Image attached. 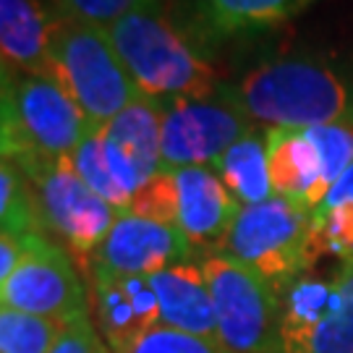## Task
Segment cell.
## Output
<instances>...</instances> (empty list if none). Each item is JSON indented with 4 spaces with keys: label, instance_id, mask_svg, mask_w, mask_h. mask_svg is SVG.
<instances>
[{
    "label": "cell",
    "instance_id": "cell-13",
    "mask_svg": "<svg viewBox=\"0 0 353 353\" xmlns=\"http://www.w3.org/2000/svg\"><path fill=\"white\" fill-rule=\"evenodd\" d=\"M186 259H196V254L176 225L134 212H121L89 267H100L115 275L150 278L165 267Z\"/></svg>",
    "mask_w": 353,
    "mask_h": 353
},
{
    "label": "cell",
    "instance_id": "cell-28",
    "mask_svg": "<svg viewBox=\"0 0 353 353\" xmlns=\"http://www.w3.org/2000/svg\"><path fill=\"white\" fill-rule=\"evenodd\" d=\"M24 256V236H13L0 230V283L11 275Z\"/></svg>",
    "mask_w": 353,
    "mask_h": 353
},
{
    "label": "cell",
    "instance_id": "cell-15",
    "mask_svg": "<svg viewBox=\"0 0 353 353\" xmlns=\"http://www.w3.org/2000/svg\"><path fill=\"white\" fill-rule=\"evenodd\" d=\"M267 163L275 196H285L316 210L327 196V181L322 173V160L309 131L267 128Z\"/></svg>",
    "mask_w": 353,
    "mask_h": 353
},
{
    "label": "cell",
    "instance_id": "cell-19",
    "mask_svg": "<svg viewBox=\"0 0 353 353\" xmlns=\"http://www.w3.org/2000/svg\"><path fill=\"white\" fill-rule=\"evenodd\" d=\"M212 168L241 207L267 202L270 196H275L267 163V137L259 131H249Z\"/></svg>",
    "mask_w": 353,
    "mask_h": 353
},
{
    "label": "cell",
    "instance_id": "cell-26",
    "mask_svg": "<svg viewBox=\"0 0 353 353\" xmlns=\"http://www.w3.org/2000/svg\"><path fill=\"white\" fill-rule=\"evenodd\" d=\"M128 353H230V351L217 341H207V338L191 335V332H181V330L157 325Z\"/></svg>",
    "mask_w": 353,
    "mask_h": 353
},
{
    "label": "cell",
    "instance_id": "cell-6",
    "mask_svg": "<svg viewBox=\"0 0 353 353\" xmlns=\"http://www.w3.org/2000/svg\"><path fill=\"white\" fill-rule=\"evenodd\" d=\"M212 293L220 343L230 353H275L280 293L225 252L199 256Z\"/></svg>",
    "mask_w": 353,
    "mask_h": 353
},
{
    "label": "cell",
    "instance_id": "cell-8",
    "mask_svg": "<svg viewBox=\"0 0 353 353\" xmlns=\"http://www.w3.org/2000/svg\"><path fill=\"white\" fill-rule=\"evenodd\" d=\"M163 110V168H212L239 139L254 131V121L239 105L230 84L204 94V97H183Z\"/></svg>",
    "mask_w": 353,
    "mask_h": 353
},
{
    "label": "cell",
    "instance_id": "cell-24",
    "mask_svg": "<svg viewBox=\"0 0 353 353\" xmlns=\"http://www.w3.org/2000/svg\"><path fill=\"white\" fill-rule=\"evenodd\" d=\"M160 6V0H55V11L63 19L108 29L128 13Z\"/></svg>",
    "mask_w": 353,
    "mask_h": 353
},
{
    "label": "cell",
    "instance_id": "cell-12",
    "mask_svg": "<svg viewBox=\"0 0 353 353\" xmlns=\"http://www.w3.org/2000/svg\"><path fill=\"white\" fill-rule=\"evenodd\" d=\"M89 309L110 353H128L160 325V301L150 278L89 267Z\"/></svg>",
    "mask_w": 353,
    "mask_h": 353
},
{
    "label": "cell",
    "instance_id": "cell-2",
    "mask_svg": "<svg viewBox=\"0 0 353 353\" xmlns=\"http://www.w3.org/2000/svg\"><path fill=\"white\" fill-rule=\"evenodd\" d=\"M108 37L137 92L157 105L204 97L223 87L210 58L160 6L118 19L108 26Z\"/></svg>",
    "mask_w": 353,
    "mask_h": 353
},
{
    "label": "cell",
    "instance_id": "cell-3",
    "mask_svg": "<svg viewBox=\"0 0 353 353\" xmlns=\"http://www.w3.org/2000/svg\"><path fill=\"white\" fill-rule=\"evenodd\" d=\"M89 123L52 76L3 71L0 92V150L19 170L71 157L84 141Z\"/></svg>",
    "mask_w": 353,
    "mask_h": 353
},
{
    "label": "cell",
    "instance_id": "cell-21",
    "mask_svg": "<svg viewBox=\"0 0 353 353\" xmlns=\"http://www.w3.org/2000/svg\"><path fill=\"white\" fill-rule=\"evenodd\" d=\"M61 332L55 319L0 306V353H50Z\"/></svg>",
    "mask_w": 353,
    "mask_h": 353
},
{
    "label": "cell",
    "instance_id": "cell-10",
    "mask_svg": "<svg viewBox=\"0 0 353 353\" xmlns=\"http://www.w3.org/2000/svg\"><path fill=\"white\" fill-rule=\"evenodd\" d=\"M102 154L115 183L131 199L163 173V110L157 102L137 97L100 131Z\"/></svg>",
    "mask_w": 353,
    "mask_h": 353
},
{
    "label": "cell",
    "instance_id": "cell-20",
    "mask_svg": "<svg viewBox=\"0 0 353 353\" xmlns=\"http://www.w3.org/2000/svg\"><path fill=\"white\" fill-rule=\"evenodd\" d=\"M338 299L312 330L299 353H353V259L332 275Z\"/></svg>",
    "mask_w": 353,
    "mask_h": 353
},
{
    "label": "cell",
    "instance_id": "cell-22",
    "mask_svg": "<svg viewBox=\"0 0 353 353\" xmlns=\"http://www.w3.org/2000/svg\"><path fill=\"white\" fill-rule=\"evenodd\" d=\"M0 225L13 236L42 233L32 186L11 160H3L0 168Z\"/></svg>",
    "mask_w": 353,
    "mask_h": 353
},
{
    "label": "cell",
    "instance_id": "cell-11",
    "mask_svg": "<svg viewBox=\"0 0 353 353\" xmlns=\"http://www.w3.org/2000/svg\"><path fill=\"white\" fill-rule=\"evenodd\" d=\"M170 186L173 225L189 239L194 254H214L223 249L241 204L225 189L223 178L210 165L165 170Z\"/></svg>",
    "mask_w": 353,
    "mask_h": 353
},
{
    "label": "cell",
    "instance_id": "cell-16",
    "mask_svg": "<svg viewBox=\"0 0 353 353\" xmlns=\"http://www.w3.org/2000/svg\"><path fill=\"white\" fill-rule=\"evenodd\" d=\"M58 26L39 0H0V58L3 71L50 76V48Z\"/></svg>",
    "mask_w": 353,
    "mask_h": 353
},
{
    "label": "cell",
    "instance_id": "cell-29",
    "mask_svg": "<svg viewBox=\"0 0 353 353\" xmlns=\"http://www.w3.org/2000/svg\"><path fill=\"white\" fill-rule=\"evenodd\" d=\"M341 204H353V165L332 183V189L327 191L325 202L319 204L314 212H319V210H332V207H341Z\"/></svg>",
    "mask_w": 353,
    "mask_h": 353
},
{
    "label": "cell",
    "instance_id": "cell-18",
    "mask_svg": "<svg viewBox=\"0 0 353 353\" xmlns=\"http://www.w3.org/2000/svg\"><path fill=\"white\" fill-rule=\"evenodd\" d=\"M316 0H199V21L214 37L262 32L290 21Z\"/></svg>",
    "mask_w": 353,
    "mask_h": 353
},
{
    "label": "cell",
    "instance_id": "cell-27",
    "mask_svg": "<svg viewBox=\"0 0 353 353\" xmlns=\"http://www.w3.org/2000/svg\"><path fill=\"white\" fill-rule=\"evenodd\" d=\"M50 353H110V348L102 341L92 316H81V319L63 325V332Z\"/></svg>",
    "mask_w": 353,
    "mask_h": 353
},
{
    "label": "cell",
    "instance_id": "cell-25",
    "mask_svg": "<svg viewBox=\"0 0 353 353\" xmlns=\"http://www.w3.org/2000/svg\"><path fill=\"white\" fill-rule=\"evenodd\" d=\"M316 243L322 254L341 256L343 262L353 259V204H341L332 210L314 212Z\"/></svg>",
    "mask_w": 353,
    "mask_h": 353
},
{
    "label": "cell",
    "instance_id": "cell-9",
    "mask_svg": "<svg viewBox=\"0 0 353 353\" xmlns=\"http://www.w3.org/2000/svg\"><path fill=\"white\" fill-rule=\"evenodd\" d=\"M0 306L68 325L92 316L89 293L74 256L45 233H26L24 256L0 283Z\"/></svg>",
    "mask_w": 353,
    "mask_h": 353
},
{
    "label": "cell",
    "instance_id": "cell-17",
    "mask_svg": "<svg viewBox=\"0 0 353 353\" xmlns=\"http://www.w3.org/2000/svg\"><path fill=\"white\" fill-rule=\"evenodd\" d=\"M338 299L335 278H319L306 272L280 290V319L275 353H299L319 319L332 309Z\"/></svg>",
    "mask_w": 353,
    "mask_h": 353
},
{
    "label": "cell",
    "instance_id": "cell-23",
    "mask_svg": "<svg viewBox=\"0 0 353 353\" xmlns=\"http://www.w3.org/2000/svg\"><path fill=\"white\" fill-rule=\"evenodd\" d=\"M71 165L76 168V173L84 178L92 191H97L102 199L108 204H113L115 210H126L128 196L121 191V186L115 183L110 168L105 163V154H102V141L97 131H89L84 141L71 152Z\"/></svg>",
    "mask_w": 353,
    "mask_h": 353
},
{
    "label": "cell",
    "instance_id": "cell-14",
    "mask_svg": "<svg viewBox=\"0 0 353 353\" xmlns=\"http://www.w3.org/2000/svg\"><path fill=\"white\" fill-rule=\"evenodd\" d=\"M154 296L160 301V325L217 341L212 293L199 259H186L150 275Z\"/></svg>",
    "mask_w": 353,
    "mask_h": 353
},
{
    "label": "cell",
    "instance_id": "cell-7",
    "mask_svg": "<svg viewBox=\"0 0 353 353\" xmlns=\"http://www.w3.org/2000/svg\"><path fill=\"white\" fill-rule=\"evenodd\" d=\"M24 176L34 194L42 233H50L87 272L92 256L100 249L121 210L89 189L71 165V157L39 165L34 170H26Z\"/></svg>",
    "mask_w": 353,
    "mask_h": 353
},
{
    "label": "cell",
    "instance_id": "cell-5",
    "mask_svg": "<svg viewBox=\"0 0 353 353\" xmlns=\"http://www.w3.org/2000/svg\"><path fill=\"white\" fill-rule=\"evenodd\" d=\"M50 76L79 105L92 131L108 126L139 97L108 29L71 21L61 13L52 34Z\"/></svg>",
    "mask_w": 353,
    "mask_h": 353
},
{
    "label": "cell",
    "instance_id": "cell-1",
    "mask_svg": "<svg viewBox=\"0 0 353 353\" xmlns=\"http://www.w3.org/2000/svg\"><path fill=\"white\" fill-rule=\"evenodd\" d=\"M230 89L254 123L267 128L306 131L353 123V84L325 61L278 58L259 63Z\"/></svg>",
    "mask_w": 353,
    "mask_h": 353
},
{
    "label": "cell",
    "instance_id": "cell-4",
    "mask_svg": "<svg viewBox=\"0 0 353 353\" xmlns=\"http://www.w3.org/2000/svg\"><path fill=\"white\" fill-rule=\"evenodd\" d=\"M220 252L252 267L280 293L288 283L312 272L322 256L314 210L285 196L241 207Z\"/></svg>",
    "mask_w": 353,
    "mask_h": 353
}]
</instances>
